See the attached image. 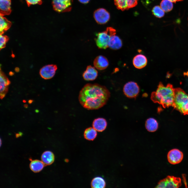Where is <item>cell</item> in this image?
Returning a JSON list of instances; mask_svg holds the SVG:
<instances>
[{"label":"cell","mask_w":188,"mask_h":188,"mask_svg":"<svg viewBox=\"0 0 188 188\" xmlns=\"http://www.w3.org/2000/svg\"><path fill=\"white\" fill-rule=\"evenodd\" d=\"M110 96V93L105 86L97 83H87L80 91L78 99L84 108L96 110L104 105Z\"/></svg>","instance_id":"6da1fadb"},{"label":"cell","mask_w":188,"mask_h":188,"mask_svg":"<svg viewBox=\"0 0 188 188\" xmlns=\"http://www.w3.org/2000/svg\"><path fill=\"white\" fill-rule=\"evenodd\" d=\"M174 89L170 84L164 86L160 82L155 91L152 92L151 99L155 103L165 108L173 106L174 97Z\"/></svg>","instance_id":"7a4b0ae2"},{"label":"cell","mask_w":188,"mask_h":188,"mask_svg":"<svg viewBox=\"0 0 188 188\" xmlns=\"http://www.w3.org/2000/svg\"><path fill=\"white\" fill-rule=\"evenodd\" d=\"M172 107L184 115L188 114V95L180 88L174 89Z\"/></svg>","instance_id":"3957f363"},{"label":"cell","mask_w":188,"mask_h":188,"mask_svg":"<svg viewBox=\"0 0 188 188\" xmlns=\"http://www.w3.org/2000/svg\"><path fill=\"white\" fill-rule=\"evenodd\" d=\"M116 31L112 27L107 28L105 31L98 33L95 39L96 44L100 49H105L108 47V43L111 36L115 34Z\"/></svg>","instance_id":"277c9868"},{"label":"cell","mask_w":188,"mask_h":188,"mask_svg":"<svg viewBox=\"0 0 188 188\" xmlns=\"http://www.w3.org/2000/svg\"><path fill=\"white\" fill-rule=\"evenodd\" d=\"M181 185V180L180 178L168 175L159 181L155 187L177 188L180 187Z\"/></svg>","instance_id":"5b68a950"},{"label":"cell","mask_w":188,"mask_h":188,"mask_svg":"<svg viewBox=\"0 0 188 188\" xmlns=\"http://www.w3.org/2000/svg\"><path fill=\"white\" fill-rule=\"evenodd\" d=\"M73 0H52L54 10L58 13L70 11L72 8Z\"/></svg>","instance_id":"8992f818"},{"label":"cell","mask_w":188,"mask_h":188,"mask_svg":"<svg viewBox=\"0 0 188 188\" xmlns=\"http://www.w3.org/2000/svg\"><path fill=\"white\" fill-rule=\"evenodd\" d=\"M139 87L136 83L128 82L124 85L123 92L125 95L130 98H136L139 92Z\"/></svg>","instance_id":"52a82bcc"},{"label":"cell","mask_w":188,"mask_h":188,"mask_svg":"<svg viewBox=\"0 0 188 188\" xmlns=\"http://www.w3.org/2000/svg\"><path fill=\"white\" fill-rule=\"evenodd\" d=\"M169 162L172 164H175L180 163L183 158V152L177 149H173L168 152L167 155Z\"/></svg>","instance_id":"ba28073f"},{"label":"cell","mask_w":188,"mask_h":188,"mask_svg":"<svg viewBox=\"0 0 188 188\" xmlns=\"http://www.w3.org/2000/svg\"><path fill=\"white\" fill-rule=\"evenodd\" d=\"M57 68L55 64H48L43 67L40 70L39 74L41 77L45 79L52 78L54 76Z\"/></svg>","instance_id":"9c48e42d"},{"label":"cell","mask_w":188,"mask_h":188,"mask_svg":"<svg viewBox=\"0 0 188 188\" xmlns=\"http://www.w3.org/2000/svg\"><path fill=\"white\" fill-rule=\"evenodd\" d=\"M94 17L96 22L101 24L107 23L110 17L109 13L103 8H99L96 10L94 13Z\"/></svg>","instance_id":"30bf717a"},{"label":"cell","mask_w":188,"mask_h":188,"mask_svg":"<svg viewBox=\"0 0 188 188\" xmlns=\"http://www.w3.org/2000/svg\"><path fill=\"white\" fill-rule=\"evenodd\" d=\"M138 0H114L115 5L117 8L122 11L135 7Z\"/></svg>","instance_id":"8fae6325"},{"label":"cell","mask_w":188,"mask_h":188,"mask_svg":"<svg viewBox=\"0 0 188 188\" xmlns=\"http://www.w3.org/2000/svg\"><path fill=\"white\" fill-rule=\"evenodd\" d=\"M0 80V98L2 99L5 96L8 91L9 85L10 81L4 74L1 70Z\"/></svg>","instance_id":"7c38bea8"},{"label":"cell","mask_w":188,"mask_h":188,"mask_svg":"<svg viewBox=\"0 0 188 188\" xmlns=\"http://www.w3.org/2000/svg\"><path fill=\"white\" fill-rule=\"evenodd\" d=\"M93 64L94 66L97 69L103 70L106 69L109 64L107 58L103 55H99L94 59Z\"/></svg>","instance_id":"4fadbf2b"},{"label":"cell","mask_w":188,"mask_h":188,"mask_svg":"<svg viewBox=\"0 0 188 188\" xmlns=\"http://www.w3.org/2000/svg\"><path fill=\"white\" fill-rule=\"evenodd\" d=\"M98 76V72L95 68L90 65L88 66L86 70L83 74V77L86 81H92L95 80Z\"/></svg>","instance_id":"5bb4252c"},{"label":"cell","mask_w":188,"mask_h":188,"mask_svg":"<svg viewBox=\"0 0 188 188\" xmlns=\"http://www.w3.org/2000/svg\"><path fill=\"white\" fill-rule=\"evenodd\" d=\"M133 63L136 68L141 69L145 67L147 63V60L144 55L139 54L136 55L133 60Z\"/></svg>","instance_id":"9a60e30c"},{"label":"cell","mask_w":188,"mask_h":188,"mask_svg":"<svg viewBox=\"0 0 188 188\" xmlns=\"http://www.w3.org/2000/svg\"><path fill=\"white\" fill-rule=\"evenodd\" d=\"M92 125L93 127L97 131L102 132L106 129L107 126V122L104 118H98L93 120Z\"/></svg>","instance_id":"2e32d148"},{"label":"cell","mask_w":188,"mask_h":188,"mask_svg":"<svg viewBox=\"0 0 188 188\" xmlns=\"http://www.w3.org/2000/svg\"><path fill=\"white\" fill-rule=\"evenodd\" d=\"M11 0H0V15H9L11 12Z\"/></svg>","instance_id":"e0dca14e"},{"label":"cell","mask_w":188,"mask_h":188,"mask_svg":"<svg viewBox=\"0 0 188 188\" xmlns=\"http://www.w3.org/2000/svg\"><path fill=\"white\" fill-rule=\"evenodd\" d=\"M122 44L121 39L115 34L110 37L108 43V47L113 50H117L122 47Z\"/></svg>","instance_id":"ac0fdd59"},{"label":"cell","mask_w":188,"mask_h":188,"mask_svg":"<svg viewBox=\"0 0 188 188\" xmlns=\"http://www.w3.org/2000/svg\"><path fill=\"white\" fill-rule=\"evenodd\" d=\"M42 161L45 165H49L52 164L55 160V156L52 152L47 151L44 152L41 156Z\"/></svg>","instance_id":"d6986e66"},{"label":"cell","mask_w":188,"mask_h":188,"mask_svg":"<svg viewBox=\"0 0 188 188\" xmlns=\"http://www.w3.org/2000/svg\"><path fill=\"white\" fill-rule=\"evenodd\" d=\"M45 165L42 161L35 160L31 161L30 164V167L34 172L38 173L42 170Z\"/></svg>","instance_id":"ffe728a7"},{"label":"cell","mask_w":188,"mask_h":188,"mask_svg":"<svg viewBox=\"0 0 188 188\" xmlns=\"http://www.w3.org/2000/svg\"><path fill=\"white\" fill-rule=\"evenodd\" d=\"M145 127L147 131L149 132H153L157 130L158 124L157 121L154 119L150 118L146 120Z\"/></svg>","instance_id":"44dd1931"},{"label":"cell","mask_w":188,"mask_h":188,"mask_svg":"<svg viewBox=\"0 0 188 188\" xmlns=\"http://www.w3.org/2000/svg\"><path fill=\"white\" fill-rule=\"evenodd\" d=\"M3 16L1 15L0 16V34H3L10 28L11 25V22Z\"/></svg>","instance_id":"7402d4cb"},{"label":"cell","mask_w":188,"mask_h":188,"mask_svg":"<svg viewBox=\"0 0 188 188\" xmlns=\"http://www.w3.org/2000/svg\"><path fill=\"white\" fill-rule=\"evenodd\" d=\"M97 135V131L93 127H89L84 131V136L87 140L92 141L96 138Z\"/></svg>","instance_id":"603a6c76"},{"label":"cell","mask_w":188,"mask_h":188,"mask_svg":"<svg viewBox=\"0 0 188 188\" xmlns=\"http://www.w3.org/2000/svg\"><path fill=\"white\" fill-rule=\"evenodd\" d=\"M91 186L92 188H104L106 186V183L102 177H96L92 180Z\"/></svg>","instance_id":"cb8c5ba5"},{"label":"cell","mask_w":188,"mask_h":188,"mask_svg":"<svg viewBox=\"0 0 188 188\" xmlns=\"http://www.w3.org/2000/svg\"><path fill=\"white\" fill-rule=\"evenodd\" d=\"M160 7L165 12L171 11L173 8L172 2L169 0H162L160 4Z\"/></svg>","instance_id":"d4e9b609"},{"label":"cell","mask_w":188,"mask_h":188,"mask_svg":"<svg viewBox=\"0 0 188 188\" xmlns=\"http://www.w3.org/2000/svg\"><path fill=\"white\" fill-rule=\"evenodd\" d=\"M152 11L153 14L157 17L161 18L164 15V11L158 5L155 6L153 8Z\"/></svg>","instance_id":"484cf974"},{"label":"cell","mask_w":188,"mask_h":188,"mask_svg":"<svg viewBox=\"0 0 188 188\" xmlns=\"http://www.w3.org/2000/svg\"><path fill=\"white\" fill-rule=\"evenodd\" d=\"M9 40L8 37L6 36L0 34V50L4 48L6 44Z\"/></svg>","instance_id":"4316f807"},{"label":"cell","mask_w":188,"mask_h":188,"mask_svg":"<svg viewBox=\"0 0 188 188\" xmlns=\"http://www.w3.org/2000/svg\"><path fill=\"white\" fill-rule=\"evenodd\" d=\"M28 6L32 5L41 4L42 3V0H25Z\"/></svg>","instance_id":"83f0119b"},{"label":"cell","mask_w":188,"mask_h":188,"mask_svg":"<svg viewBox=\"0 0 188 188\" xmlns=\"http://www.w3.org/2000/svg\"><path fill=\"white\" fill-rule=\"evenodd\" d=\"M90 0H78V1L81 3L85 4L88 3Z\"/></svg>","instance_id":"f1b7e54d"},{"label":"cell","mask_w":188,"mask_h":188,"mask_svg":"<svg viewBox=\"0 0 188 188\" xmlns=\"http://www.w3.org/2000/svg\"><path fill=\"white\" fill-rule=\"evenodd\" d=\"M172 2L175 3L177 2L181 1L183 0H169Z\"/></svg>","instance_id":"f546056e"},{"label":"cell","mask_w":188,"mask_h":188,"mask_svg":"<svg viewBox=\"0 0 188 188\" xmlns=\"http://www.w3.org/2000/svg\"><path fill=\"white\" fill-rule=\"evenodd\" d=\"M33 101L32 100H30L28 101V102L29 103H31L33 102Z\"/></svg>","instance_id":"4dcf8cb0"},{"label":"cell","mask_w":188,"mask_h":188,"mask_svg":"<svg viewBox=\"0 0 188 188\" xmlns=\"http://www.w3.org/2000/svg\"><path fill=\"white\" fill-rule=\"evenodd\" d=\"M24 107H25V108H27V105L26 104L25 105Z\"/></svg>","instance_id":"1f68e13d"},{"label":"cell","mask_w":188,"mask_h":188,"mask_svg":"<svg viewBox=\"0 0 188 188\" xmlns=\"http://www.w3.org/2000/svg\"><path fill=\"white\" fill-rule=\"evenodd\" d=\"M23 101L24 103H25L26 102V101L25 100H23Z\"/></svg>","instance_id":"d6a6232c"}]
</instances>
